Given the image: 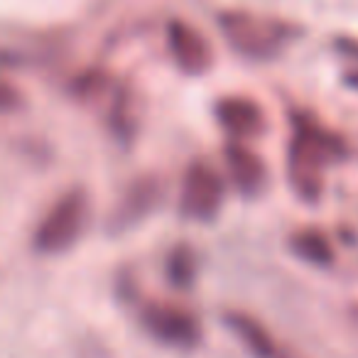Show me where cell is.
Instances as JSON below:
<instances>
[{"mask_svg": "<svg viewBox=\"0 0 358 358\" xmlns=\"http://www.w3.org/2000/svg\"><path fill=\"white\" fill-rule=\"evenodd\" d=\"M221 201H224V185H221L219 174L206 164L189 167L185 187H182V211L189 219L209 221L216 216Z\"/></svg>", "mask_w": 358, "mask_h": 358, "instance_id": "3957f363", "label": "cell"}, {"mask_svg": "<svg viewBox=\"0 0 358 358\" xmlns=\"http://www.w3.org/2000/svg\"><path fill=\"white\" fill-rule=\"evenodd\" d=\"M292 248L297 255H302L304 260L314 265H329L331 263V245L327 243V238L314 231H304V234H297L292 238Z\"/></svg>", "mask_w": 358, "mask_h": 358, "instance_id": "9c48e42d", "label": "cell"}, {"mask_svg": "<svg viewBox=\"0 0 358 358\" xmlns=\"http://www.w3.org/2000/svg\"><path fill=\"white\" fill-rule=\"evenodd\" d=\"M338 155V143L324 130L302 123L292 145V177L304 196H314L319 187V169Z\"/></svg>", "mask_w": 358, "mask_h": 358, "instance_id": "6da1fadb", "label": "cell"}, {"mask_svg": "<svg viewBox=\"0 0 358 358\" xmlns=\"http://www.w3.org/2000/svg\"><path fill=\"white\" fill-rule=\"evenodd\" d=\"M17 103V94L6 84V81H0V108H10V106Z\"/></svg>", "mask_w": 358, "mask_h": 358, "instance_id": "8fae6325", "label": "cell"}, {"mask_svg": "<svg viewBox=\"0 0 358 358\" xmlns=\"http://www.w3.org/2000/svg\"><path fill=\"white\" fill-rule=\"evenodd\" d=\"M216 113H219V120L224 123V128L234 135H253L260 130V123H263V115H260V108L248 99H226L216 106Z\"/></svg>", "mask_w": 358, "mask_h": 358, "instance_id": "52a82bcc", "label": "cell"}, {"mask_svg": "<svg viewBox=\"0 0 358 358\" xmlns=\"http://www.w3.org/2000/svg\"><path fill=\"white\" fill-rule=\"evenodd\" d=\"M231 327L241 334V338H245V343H248L260 358L273 356V341H270L268 334L255 322H250V319H245V317H231Z\"/></svg>", "mask_w": 358, "mask_h": 358, "instance_id": "30bf717a", "label": "cell"}, {"mask_svg": "<svg viewBox=\"0 0 358 358\" xmlns=\"http://www.w3.org/2000/svg\"><path fill=\"white\" fill-rule=\"evenodd\" d=\"M145 327L157 338L174 346H192L199 338L196 319L174 307H150L145 312Z\"/></svg>", "mask_w": 358, "mask_h": 358, "instance_id": "5b68a950", "label": "cell"}, {"mask_svg": "<svg viewBox=\"0 0 358 358\" xmlns=\"http://www.w3.org/2000/svg\"><path fill=\"white\" fill-rule=\"evenodd\" d=\"M229 155V167H231V177H234L236 187L245 194H253V192L260 189L263 185V164L255 157L250 150L241 148V145H234V148L226 150Z\"/></svg>", "mask_w": 358, "mask_h": 358, "instance_id": "ba28073f", "label": "cell"}, {"mask_svg": "<svg viewBox=\"0 0 358 358\" xmlns=\"http://www.w3.org/2000/svg\"><path fill=\"white\" fill-rule=\"evenodd\" d=\"M224 30L231 45L250 57H268L278 52L285 40V30L273 22H260L243 15H226Z\"/></svg>", "mask_w": 358, "mask_h": 358, "instance_id": "277c9868", "label": "cell"}, {"mask_svg": "<svg viewBox=\"0 0 358 358\" xmlns=\"http://www.w3.org/2000/svg\"><path fill=\"white\" fill-rule=\"evenodd\" d=\"M167 35H169L172 55L182 69L189 71V74H201L204 69H209L211 52L199 32H194L189 25H185V22L174 20V22H169Z\"/></svg>", "mask_w": 358, "mask_h": 358, "instance_id": "8992f818", "label": "cell"}, {"mask_svg": "<svg viewBox=\"0 0 358 358\" xmlns=\"http://www.w3.org/2000/svg\"><path fill=\"white\" fill-rule=\"evenodd\" d=\"M84 196L79 192H71L66 194L55 209L47 214V219L42 221V226L37 229V248L42 253H62L76 241L84 224Z\"/></svg>", "mask_w": 358, "mask_h": 358, "instance_id": "7a4b0ae2", "label": "cell"}]
</instances>
